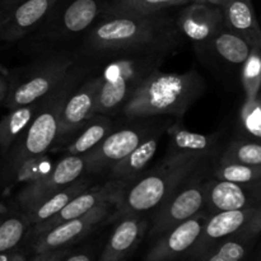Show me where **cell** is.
Here are the masks:
<instances>
[{"instance_id": "cell-22", "label": "cell", "mask_w": 261, "mask_h": 261, "mask_svg": "<svg viewBox=\"0 0 261 261\" xmlns=\"http://www.w3.org/2000/svg\"><path fill=\"white\" fill-rule=\"evenodd\" d=\"M92 184H94V177L86 176V177L70 184L58 193L51 194L46 198L28 204L24 208L19 209V212L25 217L30 224L37 227L45 223L47 219L55 216L56 213H59L74 196L88 189Z\"/></svg>"}, {"instance_id": "cell-5", "label": "cell", "mask_w": 261, "mask_h": 261, "mask_svg": "<svg viewBox=\"0 0 261 261\" xmlns=\"http://www.w3.org/2000/svg\"><path fill=\"white\" fill-rule=\"evenodd\" d=\"M204 92L205 82L196 70L167 74L157 69L133 94L120 116L181 119Z\"/></svg>"}, {"instance_id": "cell-25", "label": "cell", "mask_w": 261, "mask_h": 261, "mask_svg": "<svg viewBox=\"0 0 261 261\" xmlns=\"http://www.w3.org/2000/svg\"><path fill=\"white\" fill-rule=\"evenodd\" d=\"M205 221V214L199 213L198 216L173 227L172 229L168 231L170 233L166 237L162 249H165L168 252H173V254L184 252L190 249L198 241Z\"/></svg>"}, {"instance_id": "cell-10", "label": "cell", "mask_w": 261, "mask_h": 261, "mask_svg": "<svg viewBox=\"0 0 261 261\" xmlns=\"http://www.w3.org/2000/svg\"><path fill=\"white\" fill-rule=\"evenodd\" d=\"M205 171L195 173L184 181L157 209L154 231L161 233L172 229L182 222L204 212V180Z\"/></svg>"}, {"instance_id": "cell-39", "label": "cell", "mask_w": 261, "mask_h": 261, "mask_svg": "<svg viewBox=\"0 0 261 261\" xmlns=\"http://www.w3.org/2000/svg\"><path fill=\"white\" fill-rule=\"evenodd\" d=\"M107 2H109V4L111 5V4H115V3H119V2H121V0H107Z\"/></svg>"}, {"instance_id": "cell-27", "label": "cell", "mask_w": 261, "mask_h": 261, "mask_svg": "<svg viewBox=\"0 0 261 261\" xmlns=\"http://www.w3.org/2000/svg\"><path fill=\"white\" fill-rule=\"evenodd\" d=\"M209 172L214 178L241 184V185H260L261 181V166L222 162L217 158L212 162Z\"/></svg>"}, {"instance_id": "cell-38", "label": "cell", "mask_w": 261, "mask_h": 261, "mask_svg": "<svg viewBox=\"0 0 261 261\" xmlns=\"http://www.w3.org/2000/svg\"><path fill=\"white\" fill-rule=\"evenodd\" d=\"M0 261H10V259L5 252H0Z\"/></svg>"}, {"instance_id": "cell-35", "label": "cell", "mask_w": 261, "mask_h": 261, "mask_svg": "<svg viewBox=\"0 0 261 261\" xmlns=\"http://www.w3.org/2000/svg\"><path fill=\"white\" fill-rule=\"evenodd\" d=\"M8 91H9V81L7 74H0V105H3L4 99L7 98Z\"/></svg>"}, {"instance_id": "cell-29", "label": "cell", "mask_w": 261, "mask_h": 261, "mask_svg": "<svg viewBox=\"0 0 261 261\" xmlns=\"http://www.w3.org/2000/svg\"><path fill=\"white\" fill-rule=\"evenodd\" d=\"M217 160L246 166H261V145L259 142L234 137L224 144Z\"/></svg>"}, {"instance_id": "cell-23", "label": "cell", "mask_w": 261, "mask_h": 261, "mask_svg": "<svg viewBox=\"0 0 261 261\" xmlns=\"http://www.w3.org/2000/svg\"><path fill=\"white\" fill-rule=\"evenodd\" d=\"M219 5L224 27L245 38L252 47H261V31L252 0H223Z\"/></svg>"}, {"instance_id": "cell-8", "label": "cell", "mask_w": 261, "mask_h": 261, "mask_svg": "<svg viewBox=\"0 0 261 261\" xmlns=\"http://www.w3.org/2000/svg\"><path fill=\"white\" fill-rule=\"evenodd\" d=\"M172 121L168 116L124 117L96 148L86 154L87 173L94 178L107 175L112 166L126 157L148 135L160 127L168 126Z\"/></svg>"}, {"instance_id": "cell-11", "label": "cell", "mask_w": 261, "mask_h": 261, "mask_svg": "<svg viewBox=\"0 0 261 261\" xmlns=\"http://www.w3.org/2000/svg\"><path fill=\"white\" fill-rule=\"evenodd\" d=\"M86 176H89L87 173L86 155L64 154L53 170L30 181L15 195L12 205L19 211L33 201L63 190Z\"/></svg>"}, {"instance_id": "cell-30", "label": "cell", "mask_w": 261, "mask_h": 261, "mask_svg": "<svg viewBox=\"0 0 261 261\" xmlns=\"http://www.w3.org/2000/svg\"><path fill=\"white\" fill-rule=\"evenodd\" d=\"M237 138L254 140L260 143L261 138V106L260 96L254 98H245L240 111L237 124Z\"/></svg>"}, {"instance_id": "cell-37", "label": "cell", "mask_w": 261, "mask_h": 261, "mask_svg": "<svg viewBox=\"0 0 261 261\" xmlns=\"http://www.w3.org/2000/svg\"><path fill=\"white\" fill-rule=\"evenodd\" d=\"M193 2H205V3H213V4H221L223 0H193Z\"/></svg>"}, {"instance_id": "cell-16", "label": "cell", "mask_w": 261, "mask_h": 261, "mask_svg": "<svg viewBox=\"0 0 261 261\" xmlns=\"http://www.w3.org/2000/svg\"><path fill=\"white\" fill-rule=\"evenodd\" d=\"M122 190H124V186L111 180L92 184L88 189L74 196L59 213H56L55 216L51 217L45 223L40 224L36 228L43 233L58 224L68 222L70 219L79 218V217L89 213L101 204L112 200L117 201Z\"/></svg>"}, {"instance_id": "cell-34", "label": "cell", "mask_w": 261, "mask_h": 261, "mask_svg": "<svg viewBox=\"0 0 261 261\" xmlns=\"http://www.w3.org/2000/svg\"><path fill=\"white\" fill-rule=\"evenodd\" d=\"M23 2L24 0H0V20L4 19L17 5Z\"/></svg>"}, {"instance_id": "cell-20", "label": "cell", "mask_w": 261, "mask_h": 261, "mask_svg": "<svg viewBox=\"0 0 261 261\" xmlns=\"http://www.w3.org/2000/svg\"><path fill=\"white\" fill-rule=\"evenodd\" d=\"M260 206L211 214L198 240L217 241L239 232H257L260 228Z\"/></svg>"}, {"instance_id": "cell-32", "label": "cell", "mask_w": 261, "mask_h": 261, "mask_svg": "<svg viewBox=\"0 0 261 261\" xmlns=\"http://www.w3.org/2000/svg\"><path fill=\"white\" fill-rule=\"evenodd\" d=\"M240 83L245 92V98L260 96L261 47H252L251 54L240 74Z\"/></svg>"}, {"instance_id": "cell-33", "label": "cell", "mask_w": 261, "mask_h": 261, "mask_svg": "<svg viewBox=\"0 0 261 261\" xmlns=\"http://www.w3.org/2000/svg\"><path fill=\"white\" fill-rule=\"evenodd\" d=\"M246 254V246L242 242L227 241L222 245L216 254L212 255L208 261H241Z\"/></svg>"}, {"instance_id": "cell-12", "label": "cell", "mask_w": 261, "mask_h": 261, "mask_svg": "<svg viewBox=\"0 0 261 261\" xmlns=\"http://www.w3.org/2000/svg\"><path fill=\"white\" fill-rule=\"evenodd\" d=\"M176 27L181 37L190 41L195 51L203 47L224 27L221 5L205 2H191L182 5L175 15Z\"/></svg>"}, {"instance_id": "cell-26", "label": "cell", "mask_w": 261, "mask_h": 261, "mask_svg": "<svg viewBox=\"0 0 261 261\" xmlns=\"http://www.w3.org/2000/svg\"><path fill=\"white\" fill-rule=\"evenodd\" d=\"M120 218L121 219L109 242V255L111 256L110 259H114L115 256H119L120 254L132 249L135 242L139 240L140 233L145 226L140 216L132 214V216H122Z\"/></svg>"}, {"instance_id": "cell-15", "label": "cell", "mask_w": 261, "mask_h": 261, "mask_svg": "<svg viewBox=\"0 0 261 261\" xmlns=\"http://www.w3.org/2000/svg\"><path fill=\"white\" fill-rule=\"evenodd\" d=\"M204 195V211L211 214L260 206V185H241L206 177Z\"/></svg>"}, {"instance_id": "cell-2", "label": "cell", "mask_w": 261, "mask_h": 261, "mask_svg": "<svg viewBox=\"0 0 261 261\" xmlns=\"http://www.w3.org/2000/svg\"><path fill=\"white\" fill-rule=\"evenodd\" d=\"M172 53L170 48L138 47L81 56L91 61L98 76L94 112L119 117L143 82Z\"/></svg>"}, {"instance_id": "cell-31", "label": "cell", "mask_w": 261, "mask_h": 261, "mask_svg": "<svg viewBox=\"0 0 261 261\" xmlns=\"http://www.w3.org/2000/svg\"><path fill=\"white\" fill-rule=\"evenodd\" d=\"M191 2L193 0H121L109 5V9L115 12L150 14V13L168 10L173 7H182Z\"/></svg>"}, {"instance_id": "cell-14", "label": "cell", "mask_w": 261, "mask_h": 261, "mask_svg": "<svg viewBox=\"0 0 261 261\" xmlns=\"http://www.w3.org/2000/svg\"><path fill=\"white\" fill-rule=\"evenodd\" d=\"M166 133L168 134V145L163 160L177 157H206L216 160L227 143L223 132L211 135L199 134L186 129L180 119L173 120Z\"/></svg>"}, {"instance_id": "cell-6", "label": "cell", "mask_w": 261, "mask_h": 261, "mask_svg": "<svg viewBox=\"0 0 261 261\" xmlns=\"http://www.w3.org/2000/svg\"><path fill=\"white\" fill-rule=\"evenodd\" d=\"M213 158L177 157L162 160L126 185L116 201V216H140L155 211L184 181L209 170Z\"/></svg>"}, {"instance_id": "cell-18", "label": "cell", "mask_w": 261, "mask_h": 261, "mask_svg": "<svg viewBox=\"0 0 261 261\" xmlns=\"http://www.w3.org/2000/svg\"><path fill=\"white\" fill-rule=\"evenodd\" d=\"M112 213H116V201H107L101 204L89 213L58 224L54 228L43 232L38 247L42 250H53L79 239L82 234L91 231L101 222H105Z\"/></svg>"}, {"instance_id": "cell-17", "label": "cell", "mask_w": 261, "mask_h": 261, "mask_svg": "<svg viewBox=\"0 0 261 261\" xmlns=\"http://www.w3.org/2000/svg\"><path fill=\"white\" fill-rule=\"evenodd\" d=\"M55 0H24L0 20V50L14 45L43 20Z\"/></svg>"}, {"instance_id": "cell-36", "label": "cell", "mask_w": 261, "mask_h": 261, "mask_svg": "<svg viewBox=\"0 0 261 261\" xmlns=\"http://www.w3.org/2000/svg\"><path fill=\"white\" fill-rule=\"evenodd\" d=\"M66 261H91V260H89V257L87 256V255L79 254V255H74V256L69 257Z\"/></svg>"}, {"instance_id": "cell-19", "label": "cell", "mask_w": 261, "mask_h": 261, "mask_svg": "<svg viewBox=\"0 0 261 261\" xmlns=\"http://www.w3.org/2000/svg\"><path fill=\"white\" fill-rule=\"evenodd\" d=\"M117 117L94 114L70 137L54 144L51 150L69 155H86L96 148L117 124Z\"/></svg>"}, {"instance_id": "cell-28", "label": "cell", "mask_w": 261, "mask_h": 261, "mask_svg": "<svg viewBox=\"0 0 261 261\" xmlns=\"http://www.w3.org/2000/svg\"><path fill=\"white\" fill-rule=\"evenodd\" d=\"M30 222L14 206L13 211H0V252L14 249L27 232Z\"/></svg>"}, {"instance_id": "cell-13", "label": "cell", "mask_w": 261, "mask_h": 261, "mask_svg": "<svg viewBox=\"0 0 261 261\" xmlns=\"http://www.w3.org/2000/svg\"><path fill=\"white\" fill-rule=\"evenodd\" d=\"M252 46L241 36L223 27L208 43L196 50L203 60L240 79L242 68L251 54Z\"/></svg>"}, {"instance_id": "cell-4", "label": "cell", "mask_w": 261, "mask_h": 261, "mask_svg": "<svg viewBox=\"0 0 261 261\" xmlns=\"http://www.w3.org/2000/svg\"><path fill=\"white\" fill-rule=\"evenodd\" d=\"M109 5L107 0H55L42 22L19 42L33 55L47 50L75 51Z\"/></svg>"}, {"instance_id": "cell-24", "label": "cell", "mask_w": 261, "mask_h": 261, "mask_svg": "<svg viewBox=\"0 0 261 261\" xmlns=\"http://www.w3.org/2000/svg\"><path fill=\"white\" fill-rule=\"evenodd\" d=\"M42 99L25 106L15 107L9 110L0 120V154L7 152L10 145L17 140L22 133H24L33 121L40 110Z\"/></svg>"}, {"instance_id": "cell-1", "label": "cell", "mask_w": 261, "mask_h": 261, "mask_svg": "<svg viewBox=\"0 0 261 261\" xmlns=\"http://www.w3.org/2000/svg\"><path fill=\"white\" fill-rule=\"evenodd\" d=\"M182 42L175 15L167 10L138 14L107 9L82 40L75 53L79 56H87L138 47H162L176 51Z\"/></svg>"}, {"instance_id": "cell-9", "label": "cell", "mask_w": 261, "mask_h": 261, "mask_svg": "<svg viewBox=\"0 0 261 261\" xmlns=\"http://www.w3.org/2000/svg\"><path fill=\"white\" fill-rule=\"evenodd\" d=\"M81 59L83 60V69L64 98L59 115L58 139L55 143L70 137L92 115L96 114L94 110L98 91V76L91 61Z\"/></svg>"}, {"instance_id": "cell-21", "label": "cell", "mask_w": 261, "mask_h": 261, "mask_svg": "<svg viewBox=\"0 0 261 261\" xmlns=\"http://www.w3.org/2000/svg\"><path fill=\"white\" fill-rule=\"evenodd\" d=\"M168 126L160 127L154 133L148 135L126 157L122 158L116 165L112 166L109 172H107L106 180L115 181V182L120 184L125 188L130 182H133L135 178L139 177L144 171H147L148 165L157 153L161 139H162L163 134L168 129Z\"/></svg>"}, {"instance_id": "cell-3", "label": "cell", "mask_w": 261, "mask_h": 261, "mask_svg": "<svg viewBox=\"0 0 261 261\" xmlns=\"http://www.w3.org/2000/svg\"><path fill=\"white\" fill-rule=\"evenodd\" d=\"M82 69L83 60L78 56V63L63 83L42 99L40 110L28 129L17 138L7 152L0 154V195H4L14 186L31 162L40 160L54 147L58 139L59 115L64 98Z\"/></svg>"}, {"instance_id": "cell-7", "label": "cell", "mask_w": 261, "mask_h": 261, "mask_svg": "<svg viewBox=\"0 0 261 261\" xmlns=\"http://www.w3.org/2000/svg\"><path fill=\"white\" fill-rule=\"evenodd\" d=\"M78 63L74 50H47L35 54L27 64L7 71L9 91L3 106L7 110L33 103L58 88Z\"/></svg>"}]
</instances>
